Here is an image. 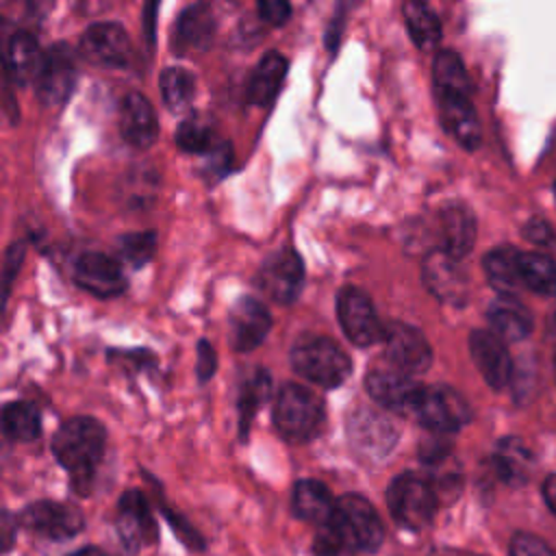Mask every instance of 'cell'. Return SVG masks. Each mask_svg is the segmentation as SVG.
I'll return each instance as SVG.
<instances>
[{
  "instance_id": "cell-1",
  "label": "cell",
  "mask_w": 556,
  "mask_h": 556,
  "mask_svg": "<svg viewBox=\"0 0 556 556\" xmlns=\"http://www.w3.org/2000/svg\"><path fill=\"white\" fill-rule=\"evenodd\" d=\"M106 443V432L93 417H74L65 421L54 439L52 452L56 460L67 469L74 486L85 493L96 476L102 460Z\"/></svg>"
},
{
  "instance_id": "cell-2",
  "label": "cell",
  "mask_w": 556,
  "mask_h": 556,
  "mask_svg": "<svg viewBox=\"0 0 556 556\" xmlns=\"http://www.w3.org/2000/svg\"><path fill=\"white\" fill-rule=\"evenodd\" d=\"M324 402L306 387L287 382L274 404V424L289 441H308L324 428Z\"/></svg>"
},
{
  "instance_id": "cell-3",
  "label": "cell",
  "mask_w": 556,
  "mask_h": 556,
  "mask_svg": "<svg viewBox=\"0 0 556 556\" xmlns=\"http://www.w3.org/2000/svg\"><path fill=\"white\" fill-rule=\"evenodd\" d=\"M291 367L306 380L334 389L352 371L348 354L326 337H304L291 348Z\"/></svg>"
},
{
  "instance_id": "cell-4",
  "label": "cell",
  "mask_w": 556,
  "mask_h": 556,
  "mask_svg": "<svg viewBox=\"0 0 556 556\" xmlns=\"http://www.w3.org/2000/svg\"><path fill=\"white\" fill-rule=\"evenodd\" d=\"M387 504L400 526L408 530H419L432 519L439 500L430 486V480L406 471L393 478V482L389 484Z\"/></svg>"
},
{
  "instance_id": "cell-5",
  "label": "cell",
  "mask_w": 556,
  "mask_h": 556,
  "mask_svg": "<svg viewBox=\"0 0 556 556\" xmlns=\"http://www.w3.org/2000/svg\"><path fill=\"white\" fill-rule=\"evenodd\" d=\"M330 521L343 532L356 552H376L382 545V521L376 508L356 493H348L334 502Z\"/></svg>"
},
{
  "instance_id": "cell-6",
  "label": "cell",
  "mask_w": 556,
  "mask_h": 556,
  "mask_svg": "<svg viewBox=\"0 0 556 556\" xmlns=\"http://www.w3.org/2000/svg\"><path fill=\"white\" fill-rule=\"evenodd\" d=\"M471 417V410L460 393L445 384L424 387L413 419H417L430 432L452 434L463 428Z\"/></svg>"
},
{
  "instance_id": "cell-7",
  "label": "cell",
  "mask_w": 556,
  "mask_h": 556,
  "mask_svg": "<svg viewBox=\"0 0 556 556\" xmlns=\"http://www.w3.org/2000/svg\"><path fill=\"white\" fill-rule=\"evenodd\" d=\"M337 317L354 345H371L384 337V328L369 295L356 287H343L337 295Z\"/></svg>"
},
{
  "instance_id": "cell-8",
  "label": "cell",
  "mask_w": 556,
  "mask_h": 556,
  "mask_svg": "<svg viewBox=\"0 0 556 556\" xmlns=\"http://www.w3.org/2000/svg\"><path fill=\"white\" fill-rule=\"evenodd\" d=\"M384 358L391 367L417 376L424 374L432 363V348L428 339L413 326L393 321L384 328Z\"/></svg>"
},
{
  "instance_id": "cell-9",
  "label": "cell",
  "mask_w": 556,
  "mask_h": 556,
  "mask_svg": "<svg viewBox=\"0 0 556 556\" xmlns=\"http://www.w3.org/2000/svg\"><path fill=\"white\" fill-rule=\"evenodd\" d=\"M365 389L378 404H382L391 413L413 417L424 384L415 382L413 376L389 365L371 369L365 378Z\"/></svg>"
},
{
  "instance_id": "cell-10",
  "label": "cell",
  "mask_w": 556,
  "mask_h": 556,
  "mask_svg": "<svg viewBox=\"0 0 556 556\" xmlns=\"http://www.w3.org/2000/svg\"><path fill=\"white\" fill-rule=\"evenodd\" d=\"M78 78V65L76 54L65 43H54L50 50H46L41 70L35 78L37 96L43 104L56 106L67 100Z\"/></svg>"
},
{
  "instance_id": "cell-11",
  "label": "cell",
  "mask_w": 556,
  "mask_h": 556,
  "mask_svg": "<svg viewBox=\"0 0 556 556\" xmlns=\"http://www.w3.org/2000/svg\"><path fill=\"white\" fill-rule=\"evenodd\" d=\"M421 276H424V285L437 300L452 306H463L467 302V295H469L467 274L463 271L460 261L450 256L441 248L432 250L424 258Z\"/></svg>"
},
{
  "instance_id": "cell-12",
  "label": "cell",
  "mask_w": 556,
  "mask_h": 556,
  "mask_svg": "<svg viewBox=\"0 0 556 556\" xmlns=\"http://www.w3.org/2000/svg\"><path fill=\"white\" fill-rule=\"evenodd\" d=\"M20 521L26 530L50 541H65L85 526L80 508L63 502H35L22 513Z\"/></svg>"
},
{
  "instance_id": "cell-13",
  "label": "cell",
  "mask_w": 556,
  "mask_h": 556,
  "mask_svg": "<svg viewBox=\"0 0 556 556\" xmlns=\"http://www.w3.org/2000/svg\"><path fill=\"white\" fill-rule=\"evenodd\" d=\"M261 289L278 304H291L304 282V265L298 252L280 250L274 252L258 271Z\"/></svg>"
},
{
  "instance_id": "cell-14",
  "label": "cell",
  "mask_w": 556,
  "mask_h": 556,
  "mask_svg": "<svg viewBox=\"0 0 556 556\" xmlns=\"http://www.w3.org/2000/svg\"><path fill=\"white\" fill-rule=\"evenodd\" d=\"M80 54L93 65L122 67L130 56V37L115 22H98L83 33Z\"/></svg>"
},
{
  "instance_id": "cell-15",
  "label": "cell",
  "mask_w": 556,
  "mask_h": 556,
  "mask_svg": "<svg viewBox=\"0 0 556 556\" xmlns=\"http://www.w3.org/2000/svg\"><path fill=\"white\" fill-rule=\"evenodd\" d=\"M117 534L128 552H139L154 543L156 523L146 497L139 491H126L117 504Z\"/></svg>"
},
{
  "instance_id": "cell-16",
  "label": "cell",
  "mask_w": 556,
  "mask_h": 556,
  "mask_svg": "<svg viewBox=\"0 0 556 556\" xmlns=\"http://www.w3.org/2000/svg\"><path fill=\"white\" fill-rule=\"evenodd\" d=\"M469 352L489 387L500 391L510 382L513 361L504 339H500L493 330H473L469 334Z\"/></svg>"
},
{
  "instance_id": "cell-17",
  "label": "cell",
  "mask_w": 556,
  "mask_h": 556,
  "mask_svg": "<svg viewBox=\"0 0 556 556\" xmlns=\"http://www.w3.org/2000/svg\"><path fill=\"white\" fill-rule=\"evenodd\" d=\"M230 343L239 352H250L263 343L271 328V315L256 298H239L228 317Z\"/></svg>"
},
{
  "instance_id": "cell-18",
  "label": "cell",
  "mask_w": 556,
  "mask_h": 556,
  "mask_svg": "<svg viewBox=\"0 0 556 556\" xmlns=\"http://www.w3.org/2000/svg\"><path fill=\"white\" fill-rule=\"evenodd\" d=\"M348 437L358 452H363L365 456L378 458L393 450L397 441V430L380 413L369 408H358L356 413L350 415Z\"/></svg>"
},
{
  "instance_id": "cell-19",
  "label": "cell",
  "mask_w": 556,
  "mask_h": 556,
  "mask_svg": "<svg viewBox=\"0 0 556 556\" xmlns=\"http://www.w3.org/2000/svg\"><path fill=\"white\" fill-rule=\"evenodd\" d=\"M74 280L96 298H115L126 289L119 263L100 252H87L76 261Z\"/></svg>"
},
{
  "instance_id": "cell-20",
  "label": "cell",
  "mask_w": 556,
  "mask_h": 556,
  "mask_svg": "<svg viewBox=\"0 0 556 556\" xmlns=\"http://www.w3.org/2000/svg\"><path fill=\"white\" fill-rule=\"evenodd\" d=\"M441 124L445 130L467 150H476L480 146V122L476 109L471 104V96L467 93H441L437 96Z\"/></svg>"
},
{
  "instance_id": "cell-21",
  "label": "cell",
  "mask_w": 556,
  "mask_h": 556,
  "mask_svg": "<svg viewBox=\"0 0 556 556\" xmlns=\"http://www.w3.org/2000/svg\"><path fill=\"white\" fill-rule=\"evenodd\" d=\"M119 128L126 143L137 150H146L156 141L159 122L150 100L141 93H128L119 109Z\"/></svg>"
},
{
  "instance_id": "cell-22",
  "label": "cell",
  "mask_w": 556,
  "mask_h": 556,
  "mask_svg": "<svg viewBox=\"0 0 556 556\" xmlns=\"http://www.w3.org/2000/svg\"><path fill=\"white\" fill-rule=\"evenodd\" d=\"M441 250L454 258H465L476 243V217L463 204H450L441 211Z\"/></svg>"
},
{
  "instance_id": "cell-23",
  "label": "cell",
  "mask_w": 556,
  "mask_h": 556,
  "mask_svg": "<svg viewBox=\"0 0 556 556\" xmlns=\"http://www.w3.org/2000/svg\"><path fill=\"white\" fill-rule=\"evenodd\" d=\"M213 37L215 17L206 2H195L180 13L174 35V46L178 50H204L211 46Z\"/></svg>"
},
{
  "instance_id": "cell-24",
  "label": "cell",
  "mask_w": 556,
  "mask_h": 556,
  "mask_svg": "<svg viewBox=\"0 0 556 556\" xmlns=\"http://www.w3.org/2000/svg\"><path fill=\"white\" fill-rule=\"evenodd\" d=\"M46 52H41L37 39L28 30H17L7 46V74L13 83H35Z\"/></svg>"
},
{
  "instance_id": "cell-25",
  "label": "cell",
  "mask_w": 556,
  "mask_h": 556,
  "mask_svg": "<svg viewBox=\"0 0 556 556\" xmlns=\"http://www.w3.org/2000/svg\"><path fill=\"white\" fill-rule=\"evenodd\" d=\"M493 465L497 476L510 484V486H521L528 482L534 458L530 447L519 439V437H504L497 441L495 452H493Z\"/></svg>"
},
{
  "instance_id": "cell-26",
  "label": "cell",
  "mask_w": 556,
  "mask_h": 556,
  "mask_svg": "<svg viewBox=\"0 0 556 556\" xmlns=\"http://www.w3.org/2000/svg\"><path fill=\"white\" fill-rule=\"evenodd\" d=\"M486 319L493 332L504 341H521L532 330V317L528 308L510 295H500L489 306Z\"/></svg>"
},
{
  "instance_id": "cell-27",
  "label": "cell",
  "mask_w": 556,
  "mask_h": 556,
  "mask_svg": "<svg viewBox=\"0 0 556 556\" xmlns=\"http://www.w3.org/2000/svg\"><path fill=\"white\" fill-rule=\"evenodd\" d=\"M519 254L521 252L517 248L500 245L491 250L482 261L486 280L500 295L513 298L519 291V287H523L521 274H519Z\"/></svg>"
},
{
  "instance_id": "cell-28",
  "label": "cell",
  "mask_w": 556,
  "mask_h": 556,
  "mask_svg": "<svg viewBox=\"0 0 556 556\" xmlns=\"http://www.w3.org/2000/svg\"><path fill=\"white\" fill-rule=\"evenodd\" d=\"M285 76H287V59L280 52H267L258 61V65L250 78L248 100L256 106L269 104L276 98Z\"/></svg>"
},
{
  "instance_id": "cell-29",
  "label": "cell",
  "mask_w": 556,
  "mask_h": 556,
  "mask_svg": "<svg viewBox=\"0 0 556 556\" xmlns=\"http://www.w3.org/2000/svg\"><path fill=\"white\" fill-rule=\"evenodd\" d=\"M293 510L300 519L321 526L330 521L334 513V500L321 482L300 480L293 486Z\"/></svg>"
},
{
  "instance_id": "cell-30",
  "label": "cell",
  "mask_w": 556,
  "mask_h": 556,
  "mask_svg": "<svg viewBox=\"0 0 556 556\" xmlns=\"http://www.w3.org/2000/svg\"><path fill=\"white\" fill-rule=\"evenodd\" d=\"M410 39L421 50H432L441 41V22L424 0H406L402 7Z\"/></svg>"
},
{
  "instance_id": "cell-31",
  "label": "cell",
  "mask_w": 556,
  "mask_h": 556,
  "mask_svg": "<svg viewBox=\"0 0 556 556\" xmlns=\"http://www.w3.org/2000/svg\"><path fill=\"white\" fill-rule=\"evenodd\" d=\"M434 96L441 93H467L471 96V83L460 56L454 50H441L432 63Z\"/></svg>"
},
{
  "instance_id": "cell-32",
  "label": "cell",
  "mask_w": 556,
  "mask_h": 556,
  "mask_svg": "<svg viewBox=\"0 0 556 556\" xmlns=\"http://www.w3.org/2000/svg\"><path fill=\"white\" fill-rule=\"evenodd\" d=\"M521 285L539 295H556V263L541 252L519 254Z\"/></svg>"
},
{
  "instance_id": "cell-33",
  "label": "cell",
  "mask_w": 556,
  "mask_h": 556,
  "mask_svg": "<svg viewBox=\"0 0 556 556\" xmlns=\"http://www.w3.org/2000/svg\"><path fill=\"white\" fill-rule=\"evenodd\" d=\"M271 391V378L265 369H256L241 389V397H239V434L241 439L248 437L250 424L258 410V406L267 400Z\"/></svg>"
},
{
  "instance_id": "cell-34",
  "label": "cell",
  "mask_w": 556,
  "mask_h": 556,
  "mask_svg": "<svg viewBox=\"0 0 556 556\" xmlns=\"http://www.w3.org/2000/svg\"><path fill=\"white\" fill-rule=\"evenodd\" d=\"M2 428L13 441H33L41 432V419L33 404L11 402L2 410Z\"/></svg>"
},
{
  "instance_id": "cell-35",
  "label": "cell",
  "mask_w": 556,
  "mask_h": 556,
  "mask_svg": "<svg viewBox=\"0 0 556 556\" xmlns=\"http://www.w3.org/2000/svg\"><path fill=\"white\" fill-rule=\"evenodd\" d=\"M161 96L163 102L169 111L178 113L185 111L191 104L193 98V89H195V80L193 74L187 72L185 67H167L161 72Z\"/></svg>"
},
{
  "instance_id": "cell-36",
  "label": "cell",
  "mask_w": 556,
  "mask_h": 556,
  "mask_svg": "<svg viewBox=\"0 0 556 556\" xmlns=\"http://www.w3.org/2000/svg\"><path fill=\"white\" fill-rule=\"evenodd\" d=\"M432 471H430V486L437 495L439 502H452L458 497L460 489H463V471H460V465L456 463L454 456H447L443 458L441 463L437 465H430Z\"/></svg>"
},
{
  "instance_id": "cell-37",
  "label": "cell",
  "mask_w": 556,
  "mask_h": 556,
  "mask_svg": "<svg viewBox=\"0 0 556 556\" xmlns=\"http://www.w3.org/2000/svg\"><path fill=\"white\" fill-rule=\"evenodd\" d=\"M156 250V235L152 230L146 232H128L119 239V252L122 256L132 265L141 267L146 265Z\"/></svg>"
},
{
  "instance_id": "cell-38",
  "label": "cell",
  "mask_w": 556,
  "mask_h": 556,
  "mask_svg": "<svg viewBox=\"0 0 556 556\" xmlns=\"http://www.w3.org/2000/svg\"><path fill=\"white\" fill-rule=\"evenodd\" d=\"M315 556H354V545L343 536V532L332 523L326 521L317 528L315 541H313Z\"/></svg>"
},
{
  "instance_id": "cell-39",
  "label": "cell",
  "mask_w": 556,
  "mask_h": 556,
  "mask_svg": "<svg viewBox=\"0 0 556 556\" xmlns=\"http://www.w3.org/2000/svg\"><path fill=\"white\" fill-rule=\"evenodd\" d=\"M176 143L182 152L193 154H206L213 148V135L208 126H204L198 119H187L176 130Z\"/></svg>"
},
{
  "instance_id": "cell-40",
  "label": "cell",
  "mask_w": 556,
  "mask_h": 556,
  "mask_svg": "<svg viewBox=\"0 0 556 556\" xmlns=\"http://www.w3.org/2000/svg\"><path fill=\"white\" fill-rule=\"evenodd\" d=\"M419 456L426 465H437L441 463L443 458L452 456V441H450V434H443V432H430L428 439L421 441L419 445Z\"/></svg>"
},
{
  "instance_id": "cell-41",
  "label": "cell",
  "mask_w": 556,
  "mask_h": 556,
  "mask_svg": "<svg viewBox=\"0 0 556 556\" xmlns=\"http://www.w3.org/2000/svg\"><path fill=\"white\" fill-rule=\"evenodd\" d=\"M510 556H556V552L549 545H545L539 536L517 532L510 539Z\"/></svg>"
},
{
  "instance_id": "cell-42",
  "label": "cell",
  "mask_w": 556,
  "mask_h": 556,
  "mask_svg": "<svg viewBox=\"0 0 556 556\" xmlns=\"http://www.w3.org/2000/svg\"><path fill=\"white\" fill-rule=\"evenodd\" d=\"M261 17L271 26H282L291 17L289 0H258Z\"/></svg>"
},
{
  "instance_id": "cell-43",
  "label": "cell",
  "mask_w": 556,
  "mask_h": 556,
  "mask_svg": "<svg viewBox=\"0 0 556 556\" xmlns=\"http://www.w3.org/2000/svg\"><path fill=\"white\" fill-rule=\"evenodd\" d=\"M523 237L536 245H547L554 241V230L547 222L534 217L523 226Z\"/></svg>"
},
{
  "instance_id": "cell-44",
  "label": "cell",
  "mask_w": 556,
  "mask_h": 556,
  "mask_svg": "<svg viewBox=\"0 0 556 556\" xmlns=\"http://www.w3.org/2000/svg\"><path fill=\"white\" fill-rule=\"evenodd\" d=\"M215 365H217V358H215V350L208 341H200L198 343V378L204 382L213 376L215 371Z\"/></svg>"
},
{
  "instance_id": "cell-45",
  "label": "cell",
  "mask_w": 556,
  "mask_h": 556,
  "mask_svg": "<svg viewBox=\"0 0 556 556\" xmlns=\"http://www.w3.org/2000/svg\"><path fill=\"white\" fill-rule=\"evenodd\" d=\"M50 0H11V9L15 11V15L20 17H37L39 13L46 11Z\"/></svg>"
},
{
  "instance_id": "cell-46",
  "label": "cell",
  "mask_w": 556,
  "mask_h": 556,
  "mask_svg": "<svg viewBox=\"0 0 556 556\" xmlns=\"http://www.w3.org/2000/svg\"><path fill=\"white\" fill-rule=\"evenodd\" d=\"M22 256H24V248L22 245L9 248L7 258H4V285H7V289H9V282H11V276L17 271V267L22 263Z\"/></svg>"
},
{
  "instance_id": "cell-47",
  "label": "cell",
  "mask_w": 556,
  "mask_h": 556,
  "mask_svg": "<svg viewBox=\"0 0 556 556\" xmlns=\"http://www.w3.org/2000/svg\"><path fill=\"white\" fill-rule=\"evenodd\" d=\"M543 497H545V504L549 506V510L556 515V473L545 478V482H543Z\"/></svg>"
},
{
  "instance_id": "cell-48",
  "label": "cell",
  "mask_w": 556,
  "mask_h": 556,
  "mask_svg": "<svg viewBox=\"0 0 556 556\" xmlns=\"http://www.w3.org/2000/svg\"><path fill=\"white\" fill-rule=\"evenodd\" d=\"M159 0H146V35H148V41H152L154 37V4Z\"/></svg>"
},
{
  "instance_id": "cell-49",
  "label": "cell",
  "mask_w": 556,
  "mask_h": 556,
  "mask_svg": "<svg viewBox=\"0 0 556 556\" xmlns=\"http://www.w3.org/2000/svg\"><path fill=\"white\" fill-rule=\"evenodd\" d=\"M17 526V521L11 519L9 513H4V521H2V539H4V552L11 547L13 541V528Z\"/></svg>"
},
{
  "instance_id": "cell-50",
  "label": "cell",
  "mask_w": 556,
  "mask_h": 556,
  "mask_svg": "<svg viewBox=\"0 0 556 556\" xmlns=\"http://www.w3.org/2000/svg\"><path fill=\"white\" fill-rule=\"evenodd\" d=\"M70 556H106V554L100 547H83V549L72 552Z\"/></svg>"
},
{
  "instance_id": "cell-51",
  "label": "cell",
  "mask_w": 556,
  "mask_h": 556,
  "mask_svg": "<svg viewBox=\"0 0 556 556\" xmlns=\"http://www.w3.org/2000/svg\"><path fill=\"white\" fill-rule=\"evenodd\" d=\"M463 556H476V554H463Z\"/></svg>"
},
{
  "instance_id": "cell-52",
  "label": "cell",
  "mask_w": 556,
  "mask_h": 556,
  "mask_svg": "<svg viewBox=\"0 0 556 556\" xmlns=\"http://www.w3.org/2000/svg\"><path fill=\"white\" fill-rule=\"evenodd\" d=\"M554 195H556V187H554Z\"/></svg>"
}]
</instances>
